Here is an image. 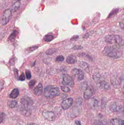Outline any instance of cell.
Listing matches in <instances>:
<instances>
[{"label": "cell", "mask_w": 124, "mask_h": 125, "mask_svg": "<svg viewBox=\"0 0 124 125\" xmlns=\"http://www.w3.org/2000/svg\"><path fill=\"white\" fill-rule=\"evenodd\" d=\"M103 53L106 56L116 59L120 58L122 54V51L120 48L112 46L106 47Z\"/></svg>", "instance_id": "1"}, {"label": "cell", "mask_w": 124, "mask_h": 125, "mask_svg": "<svg viewBox=\"0 0 124 125\" xmlns=\"http://www.w3.org/2000/svg\"><path fill=\"white\" fill-rule=\"evenodd\" d=\"M60 94L59 88L53 86H48L44 90V96L47 98H53Z\"/></svg>", "instance_id": "2"}, {"label": "cell", "mask_w": 124, "mask_h": 125, "mask_svg": "<svg viewBox=\"0 0 124 125\" xmlns=\"http://www.w3.org/2000/svg\"><path fill=\"white\" fill-rule=\"evenodd\" d=\"M105 40L107 43L110 44H120L122 42V39L118 35H108L105 38Z\"/></svg>", "instance_id": "3"}, {"label": "cell", "mask_w": 124, "mask_h": 125, "mask_svg": "<svg viewBox=\"0 0 124 125\" xmlns=\"http://www.w3.org/2000/svg\"><path fill=\"white\" fill-rule=\"evenodd\" d=\"M12 17V11L9 9L5 10L1 19V24L3 25H6L11 20Z\"/></svg>", "instance_id": "4"}, {"label": "cell", "mask_w": 124, "mask_h": 125, "mask_svg": "<svg viewBox=\"0 0 124 125\" xmlns=\"http://www.w3.org/2000/svg\"><path fill=\"white\" fill-rule=\"evenodd\" d=\"M62 83L66 86L73 87L74 85V81L71 76L67 74L63 76Z\"/></svg>", "instance_id": "5"}, {"label": "cell", "mask_w": 124, "mask_h": 125, "mask_svg": "<svg viewBox=\"0 0 124 125\" xmlns=\"http://www.w3.org/2000/svg\"><path fill=\"white\" fill-rule=\"evenodd\" d=\"M73 76L77 81H80L83 79L84 74L82 70L79 69L74 68L72 71Z\"/></svg>", "instance_id": "6"}, {"label": "cell", "mask_w": 124, "mask_h": 125, "mask_svg": "<svg viewBox=\"0 0 124 125\" xmlns=\"http://www.w3.org/2000/svg\"><path fill=\"white\" fill-rule=\"evenodd\" d=\"M21 103L22 105L21 108L27 109H31L33 102L30 98L28 97H23L21 99Z\"/></svg>", "instance_id": "7"}, {"label": "cell", "mask_w": 124, "mask_h": 125, "mask_svg": "<svg viewBox=\"0 0 124 125\" xmlns=\"http://www.w3.org/2000/svg\"><path fill=\"white\" fill-rule=\"evenodd\" d=\"M73 103V100L71 98L64 100L61 104V106L64 110H67L70 108Z\"/></svg>", "instance_id": "8"}, {"label": "cell", "mask_w": 124, "mask_h": 125, "mask_svg": "<svg viewBox=\"0 0 124 125\" xmlns=\"http://www.w3.org/2000/svg\"><path fill=\"white\" fill-rule=\"evenodd\" d=\"M42 115L46 119L50 121H53L55 119L56 116L54 112L49 111H44Z\"/></svg>", "instance_id": "9"}, {"label": "cell", "mask_w": 124, "mask_h": 125, "mask_svg": "<svg viewBox=\"0 0 124 125\" xmlns=\"http://www.w3.org/2000/svg\"><path fill=\"white\" fill-rule=\"evenodd\" d=\"M110 110L114 112H121L124 110V106L118 103L113 104L110 107Z\"/></svg>", "instance_id": "10"}, {"label": "cell", "mask_w": 124, "mask_h": 125, "mask_svg": "<svg viewBox=\"0 0 124 125\" xmlns=\"http://www.w3.org/2000/svg\"><path fill=\"white\" fill-rule=\"evenodd\" d=\"M94 94V90L91 86L87 87L84 94V97L86 100L89 99Z\"/></svg>", "instance_id": "11"}, {"label": "cell", "mask_w": 124, "mask_h": 125, "mask_svg": "<svg viewBox=\"0 0 124 125\" xmlns=\"http://www.w3.org/2000/svg\"><path fill=\"white\" fill-rule=\"evenodd\" d=\"M99 101L95 98L90 99L88 103V105L90 108L91 109H95L98 107Z\"/></svg>", "instance_id": "12"}, {"label": "cell", "mask_w": 124, "mask_h": 125, "mask_svg": "<svg viewBox=\"0 0 124 125\" xmlns=\"http://www.w3.org/2000/svg\"><path fill=\"white\" fill-rule=\"evenodd\" d=\"M21 6L20 0H14L12 3L11 6L12 11L13 12L17 11Z\"/></svg>", "instance_id": "13"}, {"label": "cell", "mask_w": 124, "mask_h": 125, "mask_svg": "<svg viewBox=\"0 0 124 125\" xmlns=\"http://www.w3.org/2000/svg\"><path fill=\"white\" fill-rule=\"evenodd\" d=\"M43 87L42 84L39 83L34 89V94L37 96H40L42 95L43 92Z\"/></svg>", "instance_id": "14"}, {"label": "cell", "mask_w": 124, "mask_h": 125, "mask_svg": "<svg viewBox=\"0 0 124 125\" xmlns=\"http://www.w3.org/2000/svg\"><path fill=\"white\" fill-rule=\"evenodd\" d=\"M20 112L22 115L26 117H28L30 116L31 115V114L32 110L31 109H27L21 108L20 110Z\"/></svg>", "instance_id": "15"}, {"label": "cell", "mask_w": 124, "mask_h": 125, "mask_svg": "<svg viewBox=\"0 0 124 125\" xmlns=\"http://www.w3.org/2000/svg\"><path fill=\"white\" fill-rule=\"evenodd\" d=\"M110 122L111 125H124V120L121 119H112Z\"/></svg>", "instance_id": "16"}, {"label": "cell", "mask_w": 124, "mask_h": 125, "mask_svg": "<svg viewBox=\"0 0 124 125\" xmlns=\"http://www.w3.org/2000/svg\"><path fill=\"white\" fill-rule=\"evenodd\" d=\"M19 94V89L17 88L14 89L10 93L9 97L10 98L14 99L18 97Z\"/></svg>", "instance_id": "17"}, {"label": "cell", "mask_w": 124, "mask_h": 125, "mask_svg": "<svg viewBox=\"0 0 124 125\" xmlns=\"http://www.w3.org/2000/svg\"><path fill=\"white\" fill-rule=\"evenodd\" d=\"M77 61L76 57L73 55H70L68 56L66 59V62L68 64H74Z\"/></svg>", "instance_id": "18"}, {"label": "cell", "mask_w": 124, "mask_h": 125, "mask_svg": "<svg viewBox=\"0 0 124 125\" xmlns=\"http://www.w3.org/2000/svg\"><path fill=\"white\" fill-rule=\"evenodd\" d=\"M110 87L109 84L106 82L103 81L100 83V87L101 89L103 90H107L109 89Z\"/></svg>", "instance_id": "19"}, {"label": "cell", "mask_w": 124, "mask_h": 125, "mask_svg": "<svg viewBox=\"0 0 124 125\" xmlns=\"http://www.w3.org/2000/svg\"><path fill=\"white\" fill-rule=\"evenodd\" d=\"M17 104V102L16 100L9 101L7 103V105L9 108H15Z\"/></svg>", "instance_id": "20"}, {"label": "cell", "mask_w": 124, "mask_h": 125, "mask_svg": "<svg viewBox=\"0 0 124 125\" xmlns=\"http://www.w3.org/2000/svg\"><path fill=\"white\" fill-rule=\"evenodd\" d=\"M17 33H18V32L16 30H14L9 37V40L11 41L14 40L15 39L17 36Z\"/></svg>", "instance_id": "21"}, {"label": "cell", "mask_w": 124, "mask_h": 125, "mask_svg": "<svg viewBox=\"0 0 124 125\" xmlns=\"http://www.w3.org/2000/svg\"><path fill=\"white\" fill-rule=\"evenodd\" d=\"M54 39V37L51 35H46L44 37V40L45 42H49L51 41L52 40Z\"/></svg>", "instance_id": "22"}, {"label": "cell", "mask_w": 124, "mask_h": 125, "mask_svg": "<svg viewBox=\"0 0 124 125\" xmlns=\"http://www.w3.org/2000/svg\"><path fill=\"white\" fill-rule=\"evenodd\" d=\"M87 87V83L86 82H83L80 84L79 88L82 90H86Z\"/></svg>", "instance_id": "23"}, {"label": "cell", "mask_w": 124, "mask_h": 125, "mask_svg": "<svg viewBox=\"0 0 124 125\" xmlns=\"http://www.w3.org/2000/svg\"><path fill=\"white\" fill-rule=\"evenodd\" d=\"M61 90L64 92H69L70 91V89L69 87L65 86H62L61 87Z\"/></svg>", "instance_id": "24"}, {"label": "cell", "mask_w": 124, "mask_h": 125, "mask_svg": "<svg viewBox=\"0 0 124 125\" xmlns=\"http://www.w3.org/2000/svg\"><path fill=\"white\" fill-rule=\"evenodd\" d=\"M5 33V29L3 28H0V40L3 37Z\"/></svg>", "instance_id": "25"}, {"label": "cell", "mask_w": 124, "mask_h": 125, "mask_svg": "<svg viewBox=\"0 0 124 125\" xmlns=\"http://www.w3.org/2000/svg\"><path fill=\"white\" fill-rule=\"evenodd\" d=\"M80 66L83 69H85V70H86L89 67V64L85 62H82V63H81Z\"/></svg>", "instance_id": "26"}, {"label": "cell", "mask_w": 124, "mask_h": 125, "mask_svg": "<svg viewBox=\"0 0 124 125\" xmlns=\"http://www.w3.org/2000/svg\"><path fill=\"white\" fill-rule=\"evenodd\" d=\"M25 74H26V78H27V79L29 80L31 78V74L30 71L28 70H26V72H25Z\"/></svg>", "instance_id": "27"}, {"label": "cell", "mask_w": 124, "mask_h": 125, "mask_svg": "<svg viewBox=\"0 0 124 125\" xmlns=\"http://www.w3.org/2000/svg\"><path fill=\"white\" fill-rule=\"evenodd\" d=\"M64 58L63 56L62 55L59 56H57L56 59V61L57 62H62L64 60Z\"/></svg>", "instance_id": "28"}, {"label": "cell", "mask_w": 124, "mask_h": 125, "mask_svg": "<svg viewBox=\"0 0 124 125\" xmlns=\"http://www.w3.org/2000/svg\"><path fill=\"white\" fill-rule=\"evenodd\" d=\"M5 118V115L4 113H2L0 114V123L3 122Z\"/></svg>", "instance_id": "29"}, {"label": "cell", "mask_w": 124, "mask_h": 125, "mask_svg": "<svg viewBox=\"0 0 124 125\" xmlns=\"http://www.w3.org/2000/svg\"><path fill=\"white\" fill-rule=\"evenodd\" d=\"M36 81L35 80H32L29 82V87L30 88H32L33 87V86L35 85V84Z\"/></svg>", "instance_id": "30"}, {"label": "cell", "mask_w": 124, "mask_h": 125, "mask_svg": "<svg viewBox=\"0 0 124 125\" xmlns=\"http://www.w3.org/2000/svg\"><path fill=\"white\" fill-rule=\"evenodd\" d=\"M4 84V81L3 80H0V91L3 89Z\"/></svg>", "instance_id": "31"}, {"label": "cell", "mask_w": 124, "mask_h": 125, "mask_svg": "<svg viewBox=\"0 0 124 125\" xmlns=\"http://www.w3.org/2000/svg\"><path fill=\"white\" fill-rule=\"evenodd\" d=\"M25 74L23 73L19 77V80L21 81H25Z\"/></svg>", "instance_id": "32"}, {"label": "cell", "mask_w": 124, "mask_h": 125, "mask_svg": "<svg viewBox=\"0 0 124 125\" xmlns=\"http://www.w3.org/2000/svg\"><path fill=\"white\" fill-rule=\"evenodd\" d=\"M14 73H15V76L16 78H17L18 75V71L16 68H15L14 70Z\"/></svg>", "instance_id": "33"}, {"label": "cell", "mask_w": 124, "mask_h": 125, "mask_svg": "<svg viewBox=\"0 0 124 125\" xmlns=\"http://www.w3.org/2000/svg\"><path fill=\"white\" fill-rule=\"evenodd\" d=\"M38 47H36V46H35V47H32L30 48L29 49L31 50V51H33L35 50L36 49H37Z\"/></svg>", "instance_id": "34"}, {"label": "cell", "mask_w": 124, "mask_h": 125, "mask_svg": "<svg viewBox=\"0 0 124 125\" xmlns=\"http://www.w3.org/2000/svg\"><path fill=\"white\" fill-rule=\"evenodd\" d=\"M75 123L76 125H82L81 122L80 121H78V120L76 121L75 122Z\"/></svg>", "instance_id": "35"}]
</instances>
